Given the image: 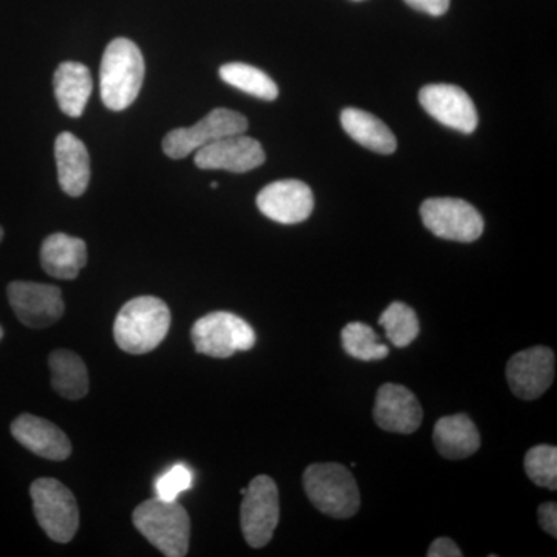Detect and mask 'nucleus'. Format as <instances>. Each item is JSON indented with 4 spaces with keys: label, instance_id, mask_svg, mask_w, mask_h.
Masks as SVG:
<instances>
[{
    "label": "nucleus",
    "instance_id": "obj_8",
    "mask_svg": "<svg viewBox=\"0 0 557 557\" xmlns=\"http://www.w3.org/2000/svg\"><path fill=\"white\" fill-rule=\"evenodd\" d=\"M248 120L230 109H214L190 127H177L163 139V150L171 159L180 160L196 152L215 139L245 134Z\"/></svg>",
    "mask_w": 557,
    "mask_h": 557
},
{
    "label": "nucleus",
    "instance_id": "obj_17",
    "mask_svg": "<svg viewBox=\"0 0 557 557\" xmlns=\"http://www.w3.org/2000/svg\"><path fill=\"white\" fill-rule=\"evenodd\" d=\"M54 157L61 189L70 197L83 196L89 186L91 174L86 145L70 132H62L54 143Z\"/></svg>",
    "mask_w": 557,
    "mask_h": 557
},
{
    "label": "nucleus",
    "instance_id": "obj_25",
    "mask_svg": "<svg viewBox=\"0 0 557 557\" xmlns=\"http://www.w3.org/2000/svg\"><path fill=\"white\" fill-rule=\"evenodd\" d=\"M381 327L386 330L387 339L395 347H408L420 335V322L416 310L408 304L394 302L383 311L379 319Z\"/></svg>",
    "mask_w": 557,
    "mask_h": 557
},
{
    "label": "nucleus",
    "instance_id": "obj_12",
    "mask_svg": "<svg viewBox=\"0 0 557 557\" xmlns=\"http://www.w3.org/2000/svg\"><path fill=\"white\" fill-rule=\"evenodd\" d=\"M555 354L552 348L537 346L519 351L508 361L507 380L512 394L520 399H536L555 381Z\"/></svg>",
    "mask_w": 557,
    "mask_h": 557
},
{
    "label": "nucleus",
    "instance_id": "obj_6",
    "mask_svg": "<svg viewBox=\"0 0 557 557\" xmlns=\"http://www.w3.org/2000/svg\"><path fill=\"white\" fill-rule=\"evenodd\" d=\"M194 347L211 358H230L255 347V329L228 311H214L200 318L190 330Z\"/></svg>",
    "mask_w": 557,
    "mask_h": 557
},
{
    "label": "nucleus",
    "instance_id": "obj_15",
    "mask_svg": "<svg viewBox=\"0 0 557 557\" xmlns=\"http://www.w3.org/2000/svg\"><path fill=\"white\" fill-rule=\"evenodd\" d=\"M373 418L383 431L412 434L423 423V408L408 387L387 383L376 392Z\"/></svg>",
    "mask_w": 557,
    "mask_h": 557
},
{
    "label": "nucleus",
    "instance_id": "obj_19",
    "mask_svg": "<svg viewBox=\"0 0 557 557\" xmlns=\"http://www.w3.org/2000/svg\"><path fill=\"white\" fill-rule=\"evenodd\" d=\"M54 97L65 115L79 119L94 90L90 70L81 62H62L53 76Z\"/></svg>",
    "mask_w": 557,
    "mask_h": 557
},
{
    "label": "nucleus",
    "instance_id": "obj_14",
    "mask_svg": "<svg viewBox=\"0 0 557 557\" xmlns=\"http://www.w3.org/2000/svg\"><path fill=\"white\" fill-rule=\"evenodd\" d=\"M256 203L265 218L282 225L306 222L314 208L313 193L300 180H278L270 183L260 190Z\"/></svg>",
    "mask_w": 557,
    "mask_h": 557
},
{
    "label": "nucleus",
    "instance_id": "obj_32",
    "mask_svg": "<svg viewBox=\"0 0 557 557\" xmlns=\"http://www.w3.org/2000/svg\"><path fill=\"white\" fill-rule=\"evenodd\" d=\"M3 239V230H2V226H0V242H2Z\"/></svg>",
    "mask_w": 557,
    "mask_h": 557
},
{
    "label": "nucleus",
    "instance_id": "obj_27",
    "mask_svg": "<svg viewBox=\"0 0 557 557\" xmlns=\"http://www.w3.org/2000/svg\"><path fill=\"white\" fill-rule=\"evenodd\" d=\"M194 482L193 471L186 465H174L170 471L160 475L156 482L157 497L163 500H177L180 494L190 490Z\"/></svg>",
    "mask_w": 557,
    "mask_h": 557
},
{
    "label": "nucleus",
    "instance_id": "obj_21",
    "mask_svg": "<svg viewBox=\"0 0 557 557\" xmlns=\"http://www.w3.org/2000/svg\"><path fill=\"white\" fill-rule=\"evenodd\" d=\"M341 124L355 141L372 152L391 156L397 150V138L394 132L366 110L344 109L341 113Z\"/></svg>",
    "mask_w": 557,
    "mask_h": 557
},
{
    "label": "nucleus",
    "instance_id": "obj_34",
    "mask_svg": "<svg viewBox=\"0 0 557 557\" xmlns=\"http://www.w3.org/2000/svg\"><path fill=\"white\" fill-rule=\"evenodd\" d=\"M355 2H361V0H355Z\"/></svg>",
    "mask_w": 557,
    "mask_h": 557
},
{
    "label": "nucleus",
    "instance_id": "obj_7",
    "mask_svg": "<svg viewBox=\"0 0 557 557\" xmlns=\"http://www.w3.org/2000/svg\"><path fill=\"white\" fill-rule=\"evenodd\" d=\"M242 494L240 527L245 541L252 548L265 547L281 519L276 482L269 475H258Z\"/></svg>",
    "mask_w": 557,
    "mask_h": 557
},
{
    "label": "nucleus",
    "instance_id": "obj_11",
    "mask_svg": "<svg viewBox=\"0 0 557 557\" xmlns=\"http://www.w3.org/2000/svg\"><path fill=\"white\" fill-rule=\"evenodd\" d=\"M265 150L258 139L245 134L230 135L215 139L199 150H196L197 168L200 170H222L244 174L262 166L265 163Z\"/></svg>",
    "mask_w": 557,
    "mask_h": 557
},
{
    "label": "nucleus",
    "instance_id": "obj_1",
    "mask_svg": "<svg viewBox=\"0 0 557 557\" xmlns=\"http://www.w3.org/2000/svg\"><path fill=\"white\" fill-rule=\"evenodd\" d=\"M171 327V310L156 296H139L124 304L113 322V338L121 350L145 355L156 350Z\"/></svg>",
    "mask_w": 557,
    "mask_h": 557
},
{
    "label": "nucleus",
    "instance_id": "obj_20",
    "mask_svg": "<svg viewBox=\"0 0 557 557\" xmlns=\"http://www.w3.org/2000/svg\"><path fill=\"white\" fill-rule=\"evenodd\" d=\"M434 445L440 456L463 460L480 449L479 429L465 413L440 418L434 428Z\"/></svg>",
    "mask_w": 557,
    "mask_h": 557
},
{
    "label": "nucleus",
    "instance_id": "obj_24",
    "mask_svg": "<svg viewBox=\"0 0 557 557\" xmlns=\"http://www.w3.org/2000/svg\"><path fill=\"white\" fill-rule=\"evenodd\" d=\"M344 350L348 357L359 361H380L388 357V347L381 343L380 336L370 325L350 322L341 333Z\"/></svg>",
    "mask_w": 557,
    "mask_h": 557
},
{
    "label": "nucleus",
    "instance_id": "obj_29",
    "mask_svg": "<svg viewBox=\"0 0 557 557\" xmlns=\"http://www.w3.org/2000/svg\"><path fill=\"white\" fill-rule=\"evenodd\" d=\"M429 557H461L463 553L458 548L456 542L449 537H438L432 542L428 549Z\"/></svg>",
    "mask_w": 557,
    "mask_h": 557
},
{
    "label": "nucleus",
    "instance_id": "obj_16",
    "mask_svg": "<svg viewBox=\"0 0 557 557\" xmlns=\"http://www.w3.org/2000/svg\"><path fill=\"white\" fill-rule=\"evenodd\" d=\"M11 434L24 448L47 460L64 461L72 454L67 435L46 418L22 413L11 424Z\"/></svg>",
    "mask_w": 557,
    "mask_h": 557
},
{
    "label": "nucleus",
    "instance_id": "obj_23",
    "mask_svg": "<svg viewBox=\"0 0 557 557\" xmlns=\"http://www.w3.org/2000/svg\"><path fill=\"white\" fill-rule=\"evenodd\" d=\"M220 78L251 97L274 101L278 97L276 83L265 72L244 62H231L219 70Z\"/></svg>",
    "mask_w": 557,
    "mask_h": 557
},
{
    "label": "nucleus",
    "instance_id": "obj_26",
    "mask_svg": "<svg viewBox=\"0 0 557 557\" xmlns=\"http://www.w3.org/2000/svg\"><path fill=\"white\" fill-rule=\"evenodd\" d=\"M531 482L547 490H557V449L552 445H539L528 450L523 461Z\"/></svg>",
    "mask_w": 557,
    "mask_h": 557
},
{
    "label": "nucleus",
    "instance_id": "obj_3",
    "mask_svg": "<svg viewBox=\"0 0 557 557\" xmlns=\"http://www.w3.org/2000/svg\"><path fill=\"white\" fill-rule=\"evenodd\" d=\"M132 520L139 533L164 556L188 555L190 519L177 500L149 498L135 508Z\"/></svg>",
    "mask_w": 557,
    "mask_h": 557
},
{
    "label": "nucleus",
    "instance_id": "obj_30",
    "mask_svg": "<svg viewBox=\"0 0 557 557\" xmlns=\"http://www.w3.org/2000/svg\"><path fill=\"white\" fill-rule=\"evenodd\" d=\"M408 5L431 16H443L449 10L450 0H405Z\"/></svg>",
    "mask_w": 557,
    "mask_h": 557
},
{
    "label": "nucleus",
    "instance_id": "obj_31",
    "mask_svg": "<svg viewBox=\"0 0 557 557\" xmlns=\"http://www.w3.org/2000/svg\"><path fill=\"white\" fill-rule=\"evenodd\" d=\"M211 188L212 189L219 188V183L218 182H212L211 183Z\"/></svg>",
    "mask_w": 557,
    "mask_h": 557
},
{
    "label": "nucleus",
    "instance_id": "obj_2",
    "mask_svg": "<svg viewBox=\"0 0 557 557\" xmlns=\"http://www.w3.org/2000/svg\"><path fill=\"white\" fill-rule=\"evenodd\" d=\"M145 58L131 39H113L102 54L101 100L113 112L129 108L137 100L145 81Z\"/></svg>",
    "mask_w": 557,
    "mask_h": 557
},
{
    "label": "nucleus",
    "instance_id": "obj_33",
    "mask_svg": "<svg viewBox=\"0 0 557 557\" xmlns=\"http://www.w3.org/2000/svg\"><path fill=\"white\" fill-rule=\"evenodd\" d=\"M2 338H3V329L0 327V341H2Z\"/></svg>",
    "mask_w": 557,
    "mask_h": 557
},
{
    "label": "nucleus",
    "instance_id": "obj_28",
    "mask_svg": "<svg viewBox=\"0 0 557 557\" xmlns=\"http://www.w3.org/2000/svg\"><path fill=\"white\" fill-rule=\"evenodd\" d=\"M539 525L545 533L557 536V505L555 502H547L537 509Z\"/></svg>",
    "mask_w": 557,
    "mask_h": 557
},
{
    "label": "nucleus",
    "instance_id": "obj_13",
    "mask_svg": "<svg viewBox=\"0 0 557 557\" xmlns=\"http://www.w3.org/2000/svg\"><path fill=\"white\" fill-rule=\"evenodd\" d=\"M418 100L432 119L449 129L472 134L479 126L478 109L471 97L453 84H431L423 87Z\"/></svg>",
    "mask_w": 557,
    "mask_h": 557
},
{
    "label": "nucleus",
    "instance_id": "obj_4",
    "mask_svg": "<svg viewBox=\"0 0 557 557\" xmlns=\"http://www.w3.org/2000/svg\"><path fill=\"white\" fill-rule=\"evenodd\" d=\"M302 483L313 507L330 518H354L361 507L357 480L343 465H310L304 472Z\"/></svg>",
    "mask_w": 557,
    "mask_h": 557
},
{
    "label": "nucleus",
    "instance_id": "obj_5",
    "mask_svg": "<svg viewBox=\"0 0 557 557\" xmlns=\"http://www.w3.org/2000/svg\"><path fill=\"white\" fill-rule=\"evenodd\" d=\"M33 509L40 528L58 544H69L79 528L78 502L60 480L42 478L30 487Z\"/></svg>",
    "mask_w": 557,
    "mask_h": 557
},
{
    "label": "nucleus",
    "instance_id": "obj_9",
    "mask_svg": "<svg viewBox=\"0 0 557 557\" xmlns=\"http://www.w3.org/2000/svg\"><path fill=\"white\" fill-rule=\"evenodd\" d=\"M424 226L440 239L471 244L480 239L485 222L478 209L460 199H429L421 205Z\"/></svg>",
    "mask_w": 557,
    "mask_h": 557
},
{
    "label": "nucleus",
    "instance_id": "obj_10",
    "mask_svg": "<svg viewBox=\"0 0 557 557\" xmlns=\"http://www.w3.org/2000/svg\"><path fill=\"white\" fill-rule=\"evenodd\" d=\"M11 309L28 329H47L57 324L65 311L61 288L38 282L16 281L9 285Z\"/></svg>",
    "mask_w": 557,
    "mask_h": 557
},
{
    "label": "nucleus",
    "instance_id": "obj_18",
    "mask_svg": "<svg viewBox=\"0 0 557 557\" xmlns=\"http://www.w3.org/2000/svg\"><path fill=\"white\" fill-rule=\"evenodd\" d=\"M87 263V245L79 237L51 234L40 247V265L49 276L73 281Z\"/></svg>",
    "mask_w": 557,
    "mask_h": 557
},
{
    "label": "nucleus",
    "instance_id": "obj_22",
    "mask_svg": "<svg viewBox=\"0 0 557 557\" xmlns=\"http://www.w3.org/2000/svg\"><path fill=\"white\" fill-rule=\"evenodd\" d=\"M51 370V386L62 398L81 399L89 392V372L83 359L75 351L60 350L51 351L49 358Z\"/></svg>",
    "mask_w": 557,
    "mask_h": 557
}]
</instances>
